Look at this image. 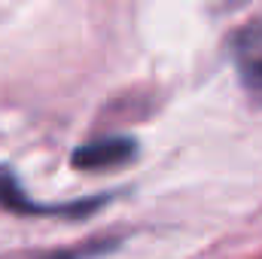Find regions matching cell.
<instances>
[{"instance_id": "1", "label": "cell", "mask_w": 262, "mask_h": 259, "mask_svg": "<svg viewBox=\"0 0 262 259\" xmlns=\"http://www.w3.org/2000/svg\"><path fill=\"white\" fill-rule=\"evenodd\" d=\"M134 140L128 137H101V140H92L85 146H79L73 153V165L76 168H113V165H122L134 156Z\"/></svg>"}, {"instance_id": "2", "label": "cell", "mask_w": 262, "mask_h": 259, "mask_svg": "<svg viewBox=\"0 0 262 259\" xmlns=\"http://www.w3.org/2000/svg\"><path fill=\"white\" fill-rule=\"evenodd\" d=\"M238 67H241V76L253 85V89H262V28L253 34V31H244L238 34Z\"/></svg>"}]
</instances>
